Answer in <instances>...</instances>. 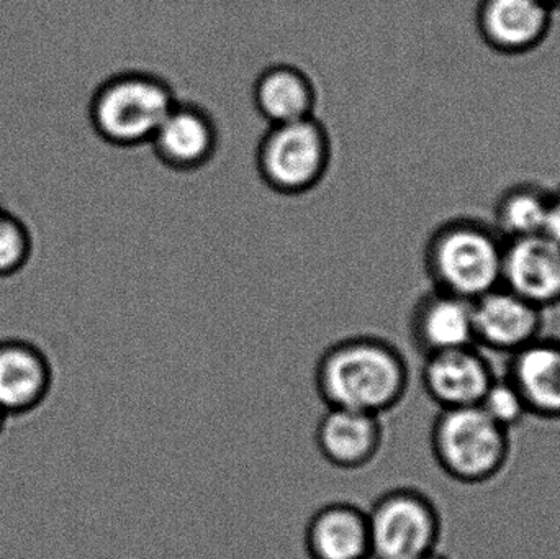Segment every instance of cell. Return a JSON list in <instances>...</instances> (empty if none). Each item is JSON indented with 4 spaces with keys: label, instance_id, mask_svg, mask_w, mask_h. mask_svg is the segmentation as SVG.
I'll list each match as a JSON object with an SVG mask.
<instances>
[{
    "label": "cell",
    "instance_id": "15",
    "mask_svg": "<svg viewBox=\"0 0 560 559\" xmlns=\"http://www.w3.org/2000/svg\"><path fill=\"white\" fill-rule=\"evenodd\" d=\"M506 377L525 400L529 416L560 420V340H538L510 354Z\"/></svg>",
    "mask_w": 560,
    "mask_h": 559
},
{
    "label": "cell",
    "instance_id": "23",
    "mask_svg": "<svg viewBox=\"0 0 560 559\" xmlns=\"http://www.w3.org/2000/svg\"><path fill=\"white\" fill-rule=\"evenodd\" d=\"M418 559H450L447 557H444V555H441L440 551H433V554L424 555V557L418 558Z\"/></svg>",
    "mask_w": 560,
    "mask_h": 559
},
{
    "label": "cell",
    "instance_id": "22",
    "mask_svg": "<svg viewBox=\"0 0 560 559\" xmlns=\"http://www.w3.org/2000/svg\"><path fill=\"white\" fill-rule=\"evenodd\" d=\"M7 419H9V416L0 409V435H2L3 429H5Z\"/></svg>",
    "mask_w": 560,
    "mask_h": 559
},
{
    "label": "cell",
    "instance_id": "4",
    "mask_svg": "<svg viewBox=\"0 0 560 559\" xmlns=\"http://www.w3.org/2000/svg\"><path fill=\"white\" fill-rule=\"evenodd\" d=\"M431 452L444 475L463 485H483L509 463L510 430L479 406L444 409L431 429Z\"/></svg>",
    "mask_w": 560,
    "mask_h": 559
},
{
    "label": "cell",
    "instance_id": "1",
    "mask_svg": "<svg viewBox=\"0 0 560 559\" xmlns=\"http://www.w3.org/2000/svg\"><path fill=\"white\" fill-rule=\"evenodd\" d=\"M315 387L326 407L382 417L397 409L410 389L407 358L385 338H342L319 354Z\"/></svg>",
    "mask_w": 560,
    "mask_h": 559
},
{
    "label": "cell",
    "instance_id": "11",
    "mask_svg": "<svg viewBox=\"0 0 560 559\" xmlns=\"http://www.w3.org/2000/svg\"><path fill=\"white\" fill-rule=\"evenodd\" d=\"M502 286L536 307L560 305V246L546 233L506 240Z\"/></svg>",
    "mask_w": 560,
    "mask_h": 559
},
{
    "label": "cell",
    "instance_id": "19",
    "mask_svg": "<svg viewBox=\"0 0 560 559\" xmlns=\"http://www.w3.org/2000/svg\"><path fill=\"white\" fill-rule=\"evenodd\" d=\"M35 252L32 226L0 196V281H15L25 275Z\"/></svg>",
    "mask_w": 560,
    "mask_h": 559
},
{
    "label": "cell",
    "instance_id": "8",
    "mask_svg": "<svg viewBox=\"0 0 560 559\" xmlns=\"http://www.w3.org/2000/svg\"><path fill=\"white\" fill-rule=\"evenodd\" d=\"M472 308L479 348L513 354L542 337L545 311L505 286L474 301Z\"/></svg>",
    "mask_w": 560,
    "mask_h": 559
},
{
    "label": "cell",
    "instance_id": "14",
    "mask_svg": "<svg viewBox=\"0 0 560 559\" xmlns=\"http://www.w3.org/2000/svg\"><path fill=\"white\" fill-rule=\"evenodd\" d=\"M410 334L415 347L423 357L474 347L472 302L440 289H431L418 299L411 311Z\"/></svg>",
    "mask_w": 560,
    "mask_h": 559
},
{
    "label": "cell",
    "instance_id": "12",
    "mask_svg": "<svg viewBox=\"0 0 560 559\" xmlns=\"http://www.w3.org/2000/svg\"><path fill=\"white\" fill-rule=\"evenodd\" d=\"M382 417L328 407L316 423L315 445L326 463L358 471L368 468L384 446Z\"/></svg>",
    "mask_w": 560,
    "mask_h": 559
},
{
    "label": "cell",
    "instance_id": "18",
    "mask_svg": "<svg viewBox=\"0 0 560 559\" xmlns=\"http://www.w3.org/2000/svg\"><path fill=\"white\" fill-rule=\"evenodd\" d=\"M551 190L535 183H520L500 194L493 207L497 232L505 240L545 233Z\"/></svg>",
    "mask_w": 560,
    "mask_h": 559
},
{
    "label": "cell",
    "instance_id": "5",
    "mask_svg": "<svg viewBox=\"0 0 560 559\" xmlns=\"http://www.w3.org/2000/svg\"><path fill=\"white\" fill-rule=\"evenodd\" d=\"M331 161V135L316 117L269 125L256 150L259 177L282 196H303L318 187Z\"/></svg>",
    "mask_w": 560,
    "mask_h": 559
},
{
    "label": "cell",
    "instance_id": "3",
    "mask_svg": "<svg viewBox=\"0 0 560 559\" xmlns=\"http://www.w3.org/2000/svg\"><path fill=\"white\" fill-rule=\"evenodd\" d=\"M506 240L476 219L441 223L424 246V269L434 289L477 301L502 286Z\"/></svg>",
    "mask_w": 560,
    "mask_h": 559
},
{
    "label": "cell",
    "instance_id": "10",
    "mask_svg": "<svg viewBox=\"0 0 560 559\" xmlns=\"http://www.w3.org/2000/svg\"><path fill=\"white\" fill-rule=\"evenodd\" d=\"M552 13L542 0H480L477 30L483 43L500 55H528L548 38Z\"/></svg>",
    "mask_w": 560,
    "mask_h": 559
},
{
    "label": "cell",
    "instance_id": "6",
    "mask_svg": "<svg viewBox=\"0 0 560 559\" xmlns=\"http://www.w3.org/2000/svg\"><path fill=\"white\" fill-rule=\"evenodd\" d=\"M371 559H418L436 551L441 515L420 489L397 488L368 511Z\"/></svg>",
    "mask_w": 560,
    "mask_h": 559
},
{
    "label": "cell",
    "instance_id": "13",
    "mask_svg": "<svg viewBox=\"0 0 560 559\" xmlns=\"http://www.w3.org/2000/svg\"><path fill=\"white\" fill-rule=\"evenodd\" d=\"M51 386V363L38 345L23 338L0 340V409L7 416L38 409Z\"/></svg>",
    "mask_w": 560,
    "mask_h": 559
},
{
    "label": "cell",
    "instance_id": "16",
    "mask_svg": "<svg viewBox=\"0 0 560 559\" xmlns=\"http://www.w3.org/2000/svg\"><path fill=\"white\" fill-rule=\"evenodd\" d=\"M310 559H371L368 511L351 502H331L310 517L305 527Z\"/></svg>",
    "mask_w": 560,
    "mask_h": 559
},
{
    "label": "cell",
    "instance_id": "24",
    "mask_svg": "<svg viewBox=\"0 0 560 559\" xmlns=\"http://www.w3.org/2000/svg\"><path fill=\"white\" fill-rule=\"evenodd\" d=\"M542 2H545L546 5L551 7L555 12L556 10L560 9V0H542Z\"/></svg>",
    "mask_w": 560,
    "mask_h": 559
},
{
    "label": "cell",
    "instance_id": "17",
    "mask_svg": "<svg viewBox=\"0 0 560 559\" xmlns=\"http://www.w3.org/2000/svg\"><path fill=\"white\" fill-rule=\"evenodd\" d=\"M253 104L268 125L292 124L316 117L318 91L308 72L290 62H276L256 78Z\"/></svg>",
    "mask_w": 560,
    "mask_h": 559
},
{
    "label": "cell",
    "instance_id": "7",
    "mask_svg": "<svg viewBox=\"0 0 560 559\" xmlns=\"http://www.w3.org/2000/svg\"><path fill=\"white\" fill-rule=\"evenodd\" d=\"M219 144V125L213 115L202 105L177 101L150 147L161 164L170 170L196 173L212 163Z\"/></svg>",
    "mask_w": 560,
    "mask_h": 559
},
{
    "label": "cell",
    "instance_id": "20",
    "mask_svg": "<svg viewBox=\"0 0 560 559\" xmlns=\"http://www.w3.org/2000/svg\"><path fill=\"white\" fill-rule=\"evenodd\" d=\"M480 409L503 429L518 427L529 416L522 394L509 377H495L479 404Z\"/></svg>",
    "mask_w": 560,
    "mask_h": 559
},
{
    "label": "cell",
    "instance_id": "21",
    "mask_svg": "<svg viewBox=\"0 0 560 559\" xmlns=\"http://www.w3.org/2000/svg\"><path fill=\"white\" fill-rule=\"evenodd\" d=\"M545 233L560 246V189L552 190Z\"/></svg>",
    "mask_w": 560,
    "mask_h": 559
},
{
    "label": "cell",
    "instance_id": "2",
    "mask_svg": "<svg viewBox=\"0 0 560 559\" xmlns=\"http://www.w3.org/2000/svg\"><path fill=\"white\" fill-rule=\"evenodd\" d=\"M173 85L153 72H114L98 82L88 101V124L102 143L120 150L150 144L171 108Z\"/></svg>",
    "mask_w": 560,
    "mask_h": 559
},
{
    "label": "cell",
    "instance_id": "9",
    "mask_svg": "<svg viewBox=\"0 0 560 559\" xmlns=\"http://www.w3.org/2000/svg\"><path fill=\"white\" fill-rule=\"evenodd\" d=\"M497 374L479 347L424 357L421 384L424 393L441 410L479 406Z\"/></svg>",
    "mask_w": 560,
    "mask_h": 559
}]
</instances>
